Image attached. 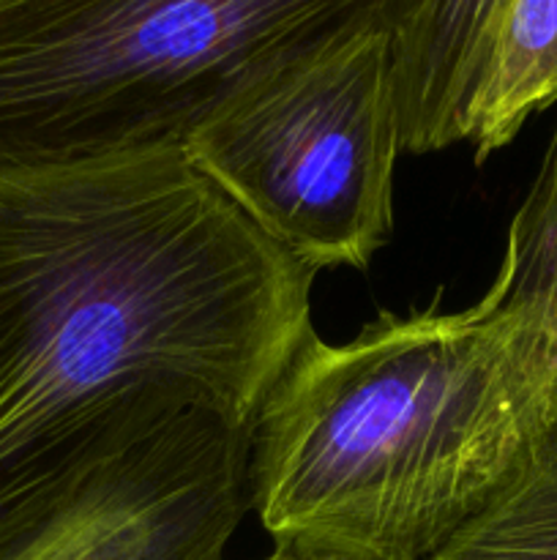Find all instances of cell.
Instances as JSON below:
<instances>
[{
	"label": "cell",
	"instance_id": "obj_1",
	"mask_svg": "<svg viewBox=\"0 0 557 560\" xmlns=\"http://www.w3.org/2000/svg\"><path fill=\"white\" fill-rule=\"evenodd\" d=\"M315 277L180 145L0 170V509L164 416L251 435Z\"/></svg>",
	"mask_w": 557,
	"mask_h": 560
},
{
	"label": "cell",
	"instance_id": "obj_2",
	"mask_svg": "<svg viewBox=\"0 0 557 560\" xmlns=\"http://www.w3.org/2000/svg\"><path fill=\"white\" fill-rule=\"evenodd\" d=\"M315 331L249 435V495L282 550L424 560L557 438V310L491 288L459 312Z\"/></svg>",
	"mask_w": 557,
	"mask_h": 560
},
{
	"label": "cell",
	"instance_id": "obj_3",
	"mask_svg": "<svg viewBox=\"0 0 557 560\" xmlns=\"http://www.w3.org/2000/svg\"><path fill=\"white\" fill-rule=\"evenodd\" d=\"M388 0H14L0 170L180 145L246 77Z\"/></svg>",
	"mask_w": 557,
	"mask_h": 560
},
{
	"label": "cell",
	"instance_id": "obj_4",
	"mask_svg": "<svg viewBox=\"0 0 557 560\" xmlns=\"http://www.w3.org/2000/svg\"><path fill=\"white\" fill-rule=\"evenodd\" d=\"M180 148L315 273L366 271L393 233L402 153L386 5L257 69Z\"/></svg>",
	"mask_w": 557,
	"mask_h": 560
},
{
	"label": "cell",
	"instance_id": "obj_5",
	"mask_svg": "<svg viewBox=\"0 0 557 560\" xmlns=\"http://www.w3.org/2000/svg\"><path fill=\"white\" fill-rule=\"evenodd\" d=\"M249 509V435L189 410L0 509V560H224Z\"/></svg>",
	"mask_w": 557,
	"mask_h": 560
},
{
	"label": "cell",
	"instance_id": "obj_6",
	"mask_svg": "<svg viewBox=\"0 0 557 560\" xmlns=\"http://www.w3.org/2000/svg\"><path fill=\"white\" fill-rule=\"evenodd\" d=\"M508 0H388L402 151L464 142L467 109Z\"/></svg>",
	"mask_w": 557,
	"mask_h": 560
},
{
	"label": "cell",
	"instance_id": "obj_7",
	"mask_svg": "<svg viewBox=\"0 0 557 560\" xmlns=\"http://www.w3.org/2000/svg\"><path fill=\"white\" fill-rule=\"evenodd\" d=\"M557 104V0H508L467 109L475 162L506 148Z\"/></svg>",
	"mask_w": 557,
	"mask_h": 560
},
{
	"label": "cell",
	"instance_id": "obj_8",
	"mask_svg": "<svg viewBox=\"0 0 557 560\" xmlns=\"http://www.w3.org/2000/svg\"><path fill=\"white\" fill-rule=\"evenodd\" d=\"M424 560H557V438Z\"/></svg>",
	"mask_w": 557,
	"mask_h": 560
},
{
	"label": "cell",
	"instance_id": "obj_9",
	"mask_svg": "<svg viewBox=\"0 0 557 560\" xmlns=\"http://www.w3.org/2000/svg\"><path fill=\"white\" fill-rule=\"evenodd\" d=\"M265 560H333V558L304 556V552H293V550H282V547H273V552Z\"/></svg>",
	"mask_w": 557,
	"mask_h": 560
},
{
	"label": "cell",
	"instance_id": "obj_10",
	"mask_svg": "<svg viewBox=\"0 0 557 560\" xmlns=\"http://www.w3.org/2000/svg\"><path fill=\"white\" fill-rule=\"evenodd\" d=\"M9 3H14V0H0V9H3V5H9Z\"/></svg>",
	"mask_w": 557,
	"mask_h": 560
}]
</instances>
